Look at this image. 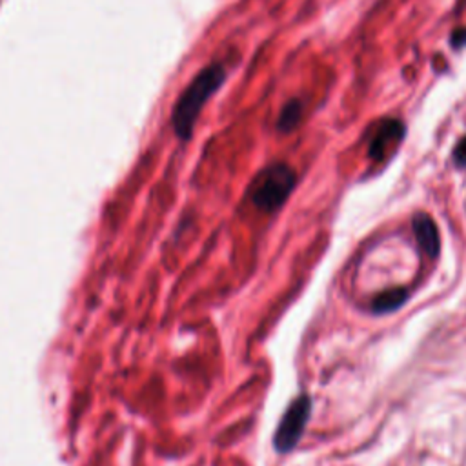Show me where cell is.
Masks as SVG:
<instances>
[{"mask_svg":"<svg viewBox=\"0 0 466 466\" xmlns=\"http://www.w3.org/2000/svg\"><path fill=\"white\" fill-rule=\"evenodd\" d=\"M226 76L228 71L222 62H209L178 93L171 109V129L180 140H187L193 135L206 102L218 91Z\"/></svg>","mask_w":466,"mask_h":466,"instance_id":"6da1fadb","label":"cell"},{"mask_svg":"<svg viewBox=\"0 0 466 466\" xmlns=\"http://www.w3.org/2000/svg\"><path fill=\"white\" fill-rule=\"evenodd\" d=\"M297 175L286 162H273L260 169L248 187V197L255 208L271 213L277 211L291 195Z\"/></svg>","mask_w":466,"mask_h":466,"instance_id":"7a4b0ae2","label":"cell"},{"mask_svg":"<svg viewBox=\"0 0 466 466\" xmlns=\"http://www.w3.org/2000/svg\"><path fill=\"white\" fill-rule=\"evenodd\" d=\"M309 413H311V399L308 395H299L297 399L291 400L273 437V444L277 451L288 453L297 446L309 420Z\"/></svg>","mask_w":466,"mask_h":466,"instance_id":"3957f363","label":"cell"},{"mask_svg":"<svg viewBox=\"0 0 466 466\" xmlns=\"http://www.w3.org/2000/svg\"><path fill=\"white\" fill-rule=\"evenodd\" d=\"M404 133H406V127L400 120L382 118L370 140L368 157L377 162H382L400 144V140L404 138Z\"/></svg>","mask_w":466,"mask_h":466,"instance_id":"277c9868","label":"cell"},{"mask_svg":"<svg viewBox=\"0 0 466 466\" xmlns=\"http://www.w3.org/2000/svg\"><path fill=\"white\" fill-rule=\"evenodd\" d=\"M411 228L419 246L428 257H437L441 251V238L435 220L428 213H415L411 218Z\"/></svg>","mask_w":466,"mask_h":466,"instance_id":"5b68a950","label":"cell"},{"mask_svg":"<svg viewBox=\"0 0 466 466\" xmlns=\"http://www.w3.org/2000/svg\"><path fill=\"white\" fill-rule=\"evenodd\" d=\"M302 113H304V102L300 98H291L288 100L277 116V129L280 133H291L302 120Z\"/></svg>","mask_w":466,"mask_h":466,"instance_id":"8992f818","label":"cell"},{"mask_svg":"<svg viewBox=\"0 0 466 466\" xmlns=\"http://www.w3.org/2000/svg\"><path fill=\"white\" fill-rule=\"evenodd\" d=\"M408 299V291L404 288H391L379 293L371 302V311L375 313H390L400 308Z\"/></svg>","mask_w":466,"mask_h":466,"instance_id":"52a82bcc","label":"cell"},{"mask_svg":"<svg viewBox=\"0 0 466 466\" xmlns=\"http://www.w3.org/2000/svg\"><path fill=\"white\" fill-rule=\"evenodd\" d=\"M451 158H453V164L457 167H466V135L457 142V146L453 147V153H451Z\"/></svg>","mask_w":466,"mask_h":466,"instance_id":"ba28073f","label":"cell"},{"mask_svg":"<svg viewBox=\"0 0 466 466\" xmlns=\"http://www.w3.org/2000/svg\"><path fill=\"white\" fill-rule=\"evenodd\" d=\"M450 46H451L453 49L466 47V27H457V29L450 35Z\"/></svg>","mask_w":466,"mask_h":466,"instance_id":"9c48e42d","label":"cell"}]
</instances>
